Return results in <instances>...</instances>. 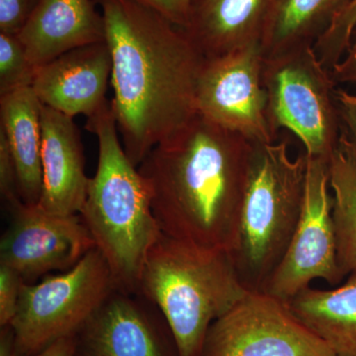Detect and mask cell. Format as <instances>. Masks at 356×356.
<instances>
[{
  "label": "cell",
  "mask_w": 356,
  "mask_h": 356,
  "mask_svg": "<svg viewBox=\"0 0 356 356\" xmlns=\"http://www.w3.org/2000/svg\"><path fill=\"white\" fill-rule=\"evenodd\" d=\"M112 60L111 104L122 145L139 166L197 115L202 55L186 33L142 0H95Z\"/></svg>",
  "instance_id": "6da1fadb"
},
{
  "label": "cell",
  "mask_w": 356,
  "mask_h": 356,
  "mask_svg": "<svg viewBox=\"0 0 356 356\" xmlns=\"http://www.w3.org/2000/svg\"><path fill=\"white\" fill-rule=\"evenodd\" d=\"M252 142L196 115L154 147L138 168L161 233L233 252Z\"/></svg>",
  "instance_id": "7a4b0ae2"
},
{
  "label": "cell",
  "mask_w": 356,
  "mask_h": 356,
  "mask_svg": "<svg viewBox=\"0 0 356 356\" xmlns=\"http://www.w3.org/2000/svg\"><path fill=\"white\" fill-rule=\"evenodd\" d=\"M86 130L98 140V163L79 216L106 259L117 289L138 293L147 254L161 231L149 189L119 138L111 104Z\"/></svg>",
  "instance_id": "3957f363"
},
{
  "label": "cell",
  "mask_w": 356,
  "mask_h": 356,
  "mask_svg": "<svg viewBox=\"0 0 356 356\" xmlns=\"http://www.w3.org/2000/svg\"><path fill=\"white\" fill-rule=\"evenodd\" d=\"M248 291L231 252L161 234L147 254L138 294L165 318L180 356H200L211 325Z\"/></svg>",
  "instance_id": "277c9868"
},
{
  "label": "cell",
  "mask_w": 356,
  "mask_h": 356,
  "mask_svg": "<svg viewBox=\"0 0 356 356\" xmlns=\"http://www.w3.org/2000/svg\"><path fill=\"white\" fill-rule=\"evenodd\" d=\"M306 173V154L291 158L286 140L252 142L238 241L232 252L248 291H262L291 243L303 209Z\"/></svg>",
  "instance_id": "5b68a950"
},
{
  "label": "cell",
  "mask_w": 356,
  "mask_h": 356,
  "mask_svg": "<svg viewBox=\"0 0 356 356\" xmlns=\"http://www.w3.org/2000/svg\"><path fill=\"white\" fill-rule=\"evenodd\" d=\"M264 83L271 127L286 129L307 156L329 163L341 139L337 83L314 47L264 57Z\"/></svg>",
  "instance_id": "8992f818"
},
{
  "label": "cell",
  "mask_w": 356,
  "mask_h": 356,
  "mask_svg": "<svg viewBox=\"0 0 356 356\" xmlns=\"http://www.w3.org/2000/svg\"><path fill=\"white\" fill-rule=\"evenodd\" d=\"M115 289L108 264L96 248L64 273L24 283L10 325L17 356L36 355L76 336Z\"/></svg>",
  "instance_id": "52a82bcc"
},
{
  "label": "cell",
  "mask_w": 356,
  "mask_h": 356,
  "mask_svg": "<svg viewBox=\"0 0 356 356\" xmlns=\"http://www.w3.org/2000/svg\"><path fill=\"white\" fill-rule=\"evenodd\" d=\"M200 356H337L290 310L264 291H248L211 325Z\"/></svg>",
  "instance_id": "ba28073f"
},
{
  "label": "cell",
  "mask_w": 356,
  "mask_h": 356,
  "mask_svg": "<svg viewBox=\"0 0 356 356\" xmlns=\"http://www.w3.org/2000/svg\"><path fill=\"white\" fill-rule=\"evenodd\" d=\"M261 43L204 58L197 81V113L250 142L276 140L267 112Z\"/></svg>",
  "instance_id": "9c48e42d"
},
{
  "label": "cell",
  "mask_w": 356,
  "mask_h": 356,
  "mask_svg": "<svg viewBox=\"0 0 356 356\" xmlns=\"http://www.w3.org/2000/svg\"><path fill=\"white\" fill-rule=\"evenodd\" d=\"M343 277L337 264L329 163L307 156L301 217L284 257L262 291L288 302L313 280L337 285Z\"/></svg>",
  "instance_id": "30bf717a"
},
{
  "label": "cell",
  "mask_w": 356,
  "mask_h": 356,
  "mask_svg": "<svg viewBox=\"0 0 356 356\" xmlns=\"http://www.w3.org/2000/svg\"><path fill=\"white\" fill-rule=\"evenodd\" d=\"M10 224L0 240V264L25 283L55 270H69L95 248L79 215H54L22 201L9 206Z\"/></svg>",
  "instance_id": "8fae6325"
},
{
  "label": "cell",
  "mask_w": 356,
  "mask_h": 356,
  "mask_svg": "<svg viewBox=\"0 0 356 356\" xmlns=\"http://www.w3.org/2000/svg\"><path fill=\"white\" fill-rule=\"evenodd\" d=\"M74 356H180L165 318L138 293L115 289L76 334Z\"/></svg>",
  "instance_id": "7c38bea8"
},
{
  "label": "cell",
  "mask_w": 356,
  "mask_h": 356,
  "mask_svg": "<svg viewBox=\"0 0 356 356\" xmlns=\"http://www.w3.org/2000/svg\"><path fill=\"white\" fill-rule=\"evenodd\" d=\"M112 60L106 41L79 47L36 69L32 89L44 106L92 118L108 107Z\"/></svg>",
  "instance_id": "4fadbf2b"
},
{
  "label": "cell",
  "mask_w": 356,
  "mask_h": 356,
  "mask_svg": "<svg viewBox=\"0 0 356 356\" xmlns=\"http://www.w3.org/2000/svg\"><path fill=\"white\" fill-rule=\"evenodd\" d=\"M42 194L38 206L54 215H79L89 179L81 132L74 118L42 107Z\"/></svg>",
  "instance_id": "5bb4252c"
},
{
  "label": "cell",
  "mask_w": 356,
  "mask_h": 356,
  "mask_svg": "<svg viewBox=\"0 0 356 356\" xmlns=\"http://www.w3.org/2000/svg\"><path fill=\"white\" fill-rule=\"evenodd\" d=\"M95 0H40L17 35L35 67L86 44L106 41Z\"/></svg>",
  "instance_id": "9a60e30c"
},
{
  "label": "cell",
  "mask_w": 356,
  "mask_h": 356,
  "mask_svg": "<svg viewBox=\"0 0 356 356\" xmlns=\"http://www.w3.org/2000/svg\"><path fill=\"white\" fill-rule=\"evenodd\" d=\"M270 0H191L182 29L205 58L261 43Z\"/></svg>",
  "instance_id": "2e32d148"
},
{
  "label": "cell",
  "mask_w": 356,
  "mask_h": 356,
  "mask_svg": "<svg viewBox=\"0 0 356 356\" xmlns=\"http://www.w3.org/2000/svg\"><path fill=\"white\" fill-rule=\"evenodd\" d=\"M42 104L32 88L0 96V131L17 172L23 203L38 205L42 194Z\"/></svg>",
  "instance_id": "e0dca14e"
},
{
  "label": "cell",
  "mask_w": 356,
  "mask_h": 356,
  "mask_svg": "<svg viewBox=\"0 0 356 356\" xmlns=\"http://www.w3.org/2000/svg\"><path fill=\"white\" fill-rule=\"evenodd\" d=\"M292 313L337 355L356 356V273L332 290L308 287L286 302Z\"/></svg>",
  "instance_id": "ac0fdd59"
},
{
  "label": "cell",
  "mask_w": 356,
  "mask_h": 356,
  "mask_svg": "<svg viewBox=\"0 0 356 356\" xmlns=\"http://www.w3.org/2000/svg\"><path fill=\"white\" fill-rule=\"evenodd\" d=\"M353 0H270L261 38L264 57L314 47Z\"/></svg>",
  "instance_id": "d6986e66"
},
{
  "label": "cell",
  "mask_w": 356,
  "mask_h": 356,
  "mask_svg": "<svg viewBox=\"0 0 356 356\" xmlns=\"http://www.w3.org/2000/svg\"><path fill=\"white\" fill-rule=\"evenodd\" d=\"M337 264L344 276L356 273V152L341 137L329 161Z\"/></svg>",
  "instance_id": "ffe728a7"
},
{
  "label": "cell",
  "mask_w": 356,
  "mask_h": 356,
  "mask_svg": "<svg viewBox=\"0 0 356 356\" xmlns=\"http://www.w3.org/2000/svg\"><path fill=\"white\" fill-rule=\"evenodd\" d=\"M36 69L17 35L0 33V96L31 88Z\"/></svg>",
  "instance_id": "44dd1931"
},
{
  "label": "cell",
  "mask_w": 356,
  "mask_h": 356,
  "mask_svg": "<svg viewBox=\"0 0 356 356\" xmlns=\"http://www.w3.org/2000/svg\"><path fill=\"white\" fill-rule=\"evenodd\" d=\"M355 25L356 0H353L324 36L314 46L318 58L327 70H332L343 57Z\"/></svg>",
  "instance_id": "7402d4cb"
},
{
  "label": "cell",
  "mask_w": 356,
  "mask_h": 356,
  "mask_svg": "<svg viewBox=\"0 0 356 356\" xmlns=\"http://www.w3.org/2000/svg\"><path fill=\"white\" fill-rule=\"evenodd\" d=\"M24 283L15 270L0 264V327L13 323Z\"/></svg>",
  "instance_id": "603a6c76"
},
{
  "label": "cell",
  "mask_w": 356,
  "mask_h": 356,
  "mask_svg": "<svg viewBox=\"0 0 356 356\" xmlns=\"http://www.w3.org/2000/svg\"><path fill=\"white\" fill-rule=\"evenodd\" d=\"M40 0H0V33L18 35Z\"/></svg>",
  "instance_id": "cb8c5ba5"
},
{
  "label": "cell",
  "mask_w": 356,
  "mask_h": 356,
  "mask_svg": "<svg viewBox=\"0 0 356 356\" xmlns=\"http://www.w3.org/2000/svg\"><path fill=\"white\" fill-rule=\"evenodd\" d=\"M0 192L7 205L19 202L17 172L8 143L4 134L0 131Z\"/></svg>",
  "instance_id": "d4e9b609"
},
{
  "label": "cell",
  "mask_w": 356,
  "mask_h": 356,
  "mask_svg": "<svg viewBox=\"0 0 356 356\" xmlns=\"http://www.w3.org/2000/svg\"><path fill=\"white\" fill-rule=\"evenodd\" d=\"M336 98L341 119V137L356 152V95L337 86Z\"/></svg>",
  "instance_id": "484cf974"
},
{
  "label": "cell",
  "mask_w": 356,
  "mask_h": 356,
  "mask_svg": "<svg viewBox=\"0 0 356 356\" xmlns=\"http://www.w3.org/2000/svg\"><path fill=\"white\" fill-rule=\"evenodd\" d=\"M331 72L337 86L344 84L356 86V25L351 33L350 44L343 57L332 67Z\"/></svg>",
  "instance_id": "4316f807"
},
{
  "label": "cell",
  "mask_w": 356,
  "mask_h": 356,
  "mask_svg": "<svg viewBox=\"0 0 356 356\" xmlns=\"http://www.w3.org/2000/svg\"><path fill=\"white\" fill-rule=\"evenodd\" d=\"M145 3L156 9L173 24L184 28L187 19L191 0H142Z\"/></svg>",
  "instance_id": "83f0119b"
},
{
  "label": "cell",
  "mask_w": 356,
  "mask_h": 356,
  "mask_svg": "<svg viewBox=\"0 0 356 356\" xmlns=\"http://www.w3.org/2000/svg\"><path fill=\"white\" fill-rule=\"evenodd\" d=\"M76 336L65 337L32 356H74Z\"/></svg>",
  "instance_id": "f1b7e54d"
},
{
  "label": "cell",
  "mask_w": 356,
  "mask_h": 356,
  "mask_svg": "<svg viewBox=\"0 0 356 356\" xmlns=\"http://www.w3.org/2000/svg\"><path fill=\"white\" fill-rule=\"evenodd\" d=\"M0 356H17L15 334L11 325L0 327Z\"/></svg>",
  "instance_id": "f546056e"
},
{
  "label": "cell",
  "mask_w": 356,
  "mask_h": 356,
  "mask_svg": "<svg viewBox=\"0 0 356 356\" xmlns=\"http://www.w3.org/2000/svg\"><path fill=\"white\" fill-rule=\"evenodd\" d=\"M337 356H341V355H337Z\"/></svg>",
  "instance_id": "4dcf8cb0"
}]
</instances>
